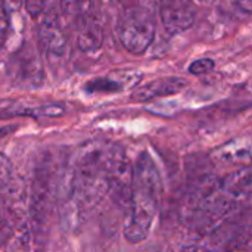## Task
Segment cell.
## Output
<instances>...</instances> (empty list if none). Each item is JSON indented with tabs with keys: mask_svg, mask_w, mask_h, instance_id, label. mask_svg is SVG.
Listing matches in <instances>:
<instances>
[{
	"mask_svg": "<svg viewBox=\"0 0 252 252\" xmlns=\"http://www.w3.org/2000/svg\"><path fill=\"white\" fill-rule=\"evenodd\" d=\"M115 146L108 142L94 140L86 143L75 159L66 188V205L81 216L96 207L109 192V170Z\"/></svg>",
	"mask_w": 252,
	"mask_h": 252,
	"instance_id": "6da1fadb",
	"label": "cell"
},
{
	"mask_svg": "<svg viewBox=\"0 0 252 252\" xmlns=\"http://www.w3.org/2000/svg\"><path fill=\"white\" fill-rule=\"evenodd\" d=\"M162 195V182L158 167L149 152L143 151L133 165V188L124 238L131 244L142 242L154 223Z\"/></svg>",
	"mask_w": 252,
	"mask_h": 252,
	"instance_id": "7a4b0ae2",
	"label": "cell"
},
{
	"mask_svg": "<svg viewBox=\"0 0 252 252\" xmlns=\"http://www.w3.org/2000/svg\"><path fill=\"white\" fill-rule=\"evenodd\" d=\"M155 34L157 21L149 7L134 4L123 12L118 22V37L127 52L142 55L152 44Z\"/></svg>",
	"mask_w": 252,
	"mask_h": 252,
	"instance_id": "3957f363",
	"label": "cell"
},
{
	"mask_svg": "<svg viewBox=\"0 0 252 252\" xmlns=\"http://www.w3.org/2000/svg\"><path fill=\"white\" fill-rule=\"evenodd\" d=\"M53 165L50 157L46 154L41 157L35 165L31 195H30V219L32 232L38 233L47 224L50 211L53 208L55 195L58 193V186H55Z\"/></svg>",
	"mask_w": 252,
	"mask_h": 252,
	"instance_id": "277c9868",
	"label": "cell"
},
{
	"mask_svg": "<svg viewBox=\"0 0 252 252\" xmlns=\"http://www.w3.org/2000/svg\"><path fill=\"white\" fill-rule=\"evenodd\" d=\"M12 74L16 84L24 89H38L43 84V65L31 44H24L12 59Z\"/></svg>",
	"mask_w": 252,
	"mask_h": 252,
	"instance_id": "5b68a950",
	"label": "cell"
},
{
	"mask_svg": "<svg viewBox=\"0 0 252 252\" xmlns=\"http://www.w3.org/2000/svg\"><path fill=\"white\" fill-rule=\"evenodd\" d=\"M159 18L164 28L177 34L189 30L195 22V10L190 0H158Z\"/></svg>",
	"mask_w": 252,
	"mask_h": 252,
	"instance_id": "8992f818",
	"label": "cell"
},
{
	"mask_svg": "<svg viewBox=\"0 0 252 252\" xmlns=\"http://www.w3.org/2000/svg\"><path fill=\"white\" fill-rule=\"evenodd\" d=\"M211 159L227 167H252V134L241 136L223 143L211 152Z\"/></svg>",
	"mask_w": 252,
	"mask_h": 252,
	"instance_id": "52a82bcc",
	"label": "cell"
},
{
	"mask_svg": "<svg viewBox=\"0 0 252 252\" xmlns=\"http://www.w3.org/2000/svg\"><path fill=\"white\" fill-rule=\"evenodd\" d=\"M142 80V72L133 69H117L103 77H97L86 83L84 90L89 93H115L130 87H136Z\"/></svg>",
	"mask_w": 252,
	"mask_h": 252,
	"instance_id": "ba28073f",
	"label": "cell"
},
{
	"mask_svg": "<svg viewBox=\"0 0 252 252\" xmlns=\"http://www.w3.org/2000/svg\"><path fill=\"white\" fill-rule=\"evenodd\" d=\"M188 86V81L182 77H161L155 78L143 86H136L131 93V99L136 102H151L159 97H168L180 93Z\"/></svg>",
	"mask_w": 252,
	"mask_h": 252,
	"instance_id": "9c48e42d",
	"label": "cell"
},
{
	"mask_svg": "<svg viewBox=\"0 0 252 252\" xmlns=\"http://www.w3.org/2000/svg\"><path fill=\"white\" fill-rule=\"evenodd\" d=\"M38 38L43 49L52 56H62L66 50V37L55 10L47 12L38 28Z\"/></svg>",
	"mask_w": 252,
	"mask_h": 252,
	"instance_id": "30bf717a",
	"label": "cell"
},
{
	"mask_svg": "<svg viewBox=\"0 0 252 252\" xmlns=\"http://www.w3.org/2000/svg\"><path fill=\"white\" fill-rule=\"evenodd\" d=\"M13 183V170L9 158L0 152V196H4Z\"/></svg>",
	"mask_w": 252,
	"mask_h": 252,
	"instance_id": "8fae6325",
	"label": "cell"
},
{
	"mask_svg": "<svg viewBox=\"0 0 252 252\" xmlns=\"http://www.w3.org/2000/svg\"><path fill=\"white\" fill-rule=\"evenodd\" d=\"M10 12L6 9L3 0H0V50L3 49L7 34H9V27H10Z\"/></svg>",
	"mask_w": 252,
	"mask_h": 252,
	"instance_id": "7c38bea8",
	"label": "cell"
},
{
	"mask_svg": "<svg viewBox=\"0 0 252 252\" xmlns=\"http://www.w3.org/2000/svg\"><path fill=\"white\" fill-rule=\"evenodd\" d=\"M214 66H216V63H214L213 59L202 58V59H198V61L190 63L189 72L193 74V75H205V74L211 72L214 69Z\"/></svg>",
	"mask_w": 252,
	"mask_h": 252,
	"instance_id": "4fadbf2b",
	"label": "cell"
},
{
	"mask_svg": "<svg viewBox=\"0 0 252 252\" xmlns=\"http://www.w3.org/2000/svg\"><path fill=\"white\" fill-rule=\"evenodd\" d=\"M22 1H24V6H25L27 12L31 16H38L44 10L46 0H22Z\"/></svg>",
	"mask_w": 252,
	"mask_h": 252,
	"instance_id": "5bb4252c",
	"label": "cell"
},
{
	"mask_svg": "<svg viewBox=\"0 0 252 252\" xmlns=\"http://www.w3.org/2000/svg\"><path fill=\"white\" fill-rule=\"evenodd\" d=\"M238 7L245 13H252V0H235Z\"/></svg>",
	"mask_w": 252,
	"mask_h": 252,
	"instance_id": "9a60e30c",
	"label": "cell"
},
{
	"mask_svg": "<svg viewBox=\"0 0 252 252\" xmlns=\"http://www.w3.org/2000/svg\"><path fill=\"white\" fill-rule=\"evenodd\" d=\"M13 130H15V128H13V127H9V126H7V127H1V128H0V137H4L7 133H10V131H13Z\"/></svg>",
	"mask_w": 252,
	"mask_h": 252,
	"instance_id": "2e32d148",
	"label": "cell"
}]
</instances>
